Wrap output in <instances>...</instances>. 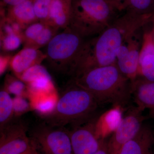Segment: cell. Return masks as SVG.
I'll list each match as a JSON object with an SVG mask.
<instances>
[{"label": "cell", "instance_id": "ac0fdd59", "mask_svg": "<svg viewBox=\"0 0 154 154\" xmlns=\"http://www.w3.org/2000/svg\"><path fill=\"white\" fill-rule=\"evenodd\" d=\"M33 109L45 116L51 113L54 109L58 99L54 92L31 97Z\"/></svg>", "mask_w": 154, "mask_h": 154}, {"label": "cell", "instance_id": "7c38bea8", "mask_svg": "<svg viewBox=\"0 0 154 154\" xmlns=\"http://www.w3.org/2000/svg\"><path fill=\"white\" fill-rule=\"evenodd\" d=\"M153 30L143 33L140 53L138 76L154 81Z\"/></svg>", "mask_w": 154, "mask_h": 154}, {"label": "cell", "instance_id": "f546056e", "mask_svg": "<svg viewBox=\"0 0 154 154\" xmlns=\"http://www.w3.org/2000/svg\"><path fill=\"white\" fill-rule=\"evenodd\" d=\"M95 154H109L107 149V140L105 139L101 148Z\"/></svg>", "mask_w": 154, "mask_h": 154}, {"label": "cell", "instance_id": "1f68e13d", "mask_svg": "<svg viewBox=\"0 0 154 154\" xmlns=\"http://www.w3.org/2000/svg\"><path fill=\"white\" fill-rule=\"evenodd\" d=\"M153 30H154V26L153 27Z\"/></svg>", "mask_w": 154, "mask_h": 154}, {"label": "cell", "instance_id": "52a82bcc", "mask_svg": "<svg viewBox=\"0 0 154 154\" xmlns=\"http://www.w3.org/2000/svg\"><path fill=\"white\" fill-rule=\"evenodd\" d=\"M99 117H94L85 123L71 126L69 131L72 154H95L98 152L105 138L98 131Z\"/></svg>", "mask_w": 154, "mask_h": 154}, {"label": "cell", "instance_id": "4dcf8cb0", "mask_svg": "<svg viewBox=\"0 0 154 154\" xmlns=\"http://www.w3.org/2000/svg\"><path fill=\"white\" fill-rule=\"evenodd\" d=\"M22 154H39V153L36 147L34 145V143H33V146L31 148Z\"/></svg>", "mask_w": 154, "mask_h": 154}, {"label": "cell", "instance_id": "cb8c5ba5", "mask_svg": "<svg viewBox=\"0 0 154 154\" xmlns=\"http://www.w3.org/2000/svg\"><path fill=\"white\" fill-rule=\"evenodd\" d=\"M1 36V45L5 51H14L19 47L23 40L22 35L16 33L4 34Z\"/></svg>", "mask_w": 154, "mask_h": 154}, {"label": "cell", "instance_id": "ba28073f", "mask_svg": "<svg viewBox=\"0 0 154 154\" xmlns=\"http://www.w3.org/2000/svg\"><path fill=\"white\" fill-rule=\"evenodd\" d=\"M128 110L107 141L109 154H119L123 146L138 133L143 125L146 118L143 115V111L137 107Z\"/></svg>", "mask_w": 154, "mask_h": 154}, {"label": "cell", "instance_id": "d6986e66", "mask_svg": "<svg viewBox=\"0 0 154 154\" xmlns=\"http://www.w3.org/2000/svg\"><path fill=\"white\" fill-rule=\"evenodd\" d=\"M13 98L5 89L0 91V128H3L12 121L14 116Z\"/></svg>", "mask_w": 154, "mask_h": 154}, {"label": "cell", "instance_id": "ffe728a7", "mask_svg": "<svg viewBox=\"0 0 154 154\" xmlns=\"http://www.w3.org/2000/svg\"><path fill=\"white\" fill-rule=\"evenodd\" d=\"M124 10L139 15H154V0H128Z\"/></svg>", "mask_w": 154, "mask_h": 154}, {"label": "cell", "instance_id": "9a60e30c", "mask_svg": "<svg viewBox=\"0 0 154 154\" xmlns=\"http://www.w3.org/2000/svg\"><path fill=\"white\" fill-rule=\"evenodd\" d=\"M154 144V133L146 125L133 138L123 146L119 154H152L151 149Z\"/></svg>", "mask_w": 154, "mask_h": 154}, {"label": "cell", "instance_id": "44dd1931", "mask_svg": "<svg viewBox=\"0 0 154 154\" xmlns=\"http://www.w3.org/2000/svg\"><path fill=\"white\" fill-rule=\"evenodd\" d=\"M4 89L10 94L15 96H29L28 87L25 82L20 79H15L13 77L8 76L6 79Z\"/></svg>", "mask_w": 154, "mask_h": 154}, {"label": "cell", "instance_id": "3957f363", "mask_svg": "<svg viewBox=\"0 0 154 154\" xmlns=\"http://www.w3.org/2000/svg\"><path fill=\"white\" fill-rule=\"evenodd\" d=\"M99 105L91 93L72 81L52 112L44 116V122L52 126L65 127L82 124L96 117Z\"/></svg>", "mask_w": 154, "mask_h": 154}, {"label": "cell", "instance_id": "30bf717a", "mask_svg": "<svg viewBox=\"0 0 154 154\" xmlns=\"http://www.w3.org/2000/svg\"><path fill=\"white\" fill-rule=\"evenodd\" d=\"M139 30L131 35L116 53V65L122 73L129 79L131 83L138 77L140 53L142 42Z\"/></svg>", "mask_w": 154, "mask_h": 154}, {"label": "cell", "instance_id": "d4e9b609", "mask_svg": "<svg viewBox=\"0 0 154 154\" xmlns=\"http://www.w3.org/2000/svg\"><path fill=\"white\" fill-rule=\"evenodd\" d=\"M52 0H34L33 8L38 21L47 22Z\"/></svg>", "mask_w": 154, "mask_h": 154}, {"label": "cell", "instance_id": "7a4b0ae2", "mask_svg": "<svg viewBox=\"0 0 154 154\" xmlns=\"http://www.w3.org/2000/svg\"><path fill=\"white\" fill-rule=\"evenodd\" d=\"M72 81L91 93L100 105L107 103L123 109L128 106L132 97L131 81L116 63L91 69Z\"/></svg>", "mask_w": 154, "mask_h": 154}, {"label": "cell", "instance_id": "5b68a950", "mask_svg": "<svg viewBox=\"0 0 154 154\" xmlns=\"http://www.w3.org/2000/svg\"><path fill=\"white\" fill-rule=\"evenodd\" d=\"M88 40L67 27L47 45L45 59L55 69L71 75Z\"/></svg>", "mask_w": 154, "mask_h": 154}, {"label": "cell", "instance_id": "2e32d148", "mask_svg": "<svg viewBox=\"0 0 154 154\" xmlns=\"http://www.w3.org/2000/svg\"><path fill=\"white\" fill-rule=\"evenodd\" d=\"M73 0H52L48 24L57 29L68 27Z\"/></svg>", "mask_w": 154, "mask_h": 154}, {"label": "cell", "instance_id": "484cf974", "mask_svg": "<svg viewBox=\"0 0 154 154\" xmlns=\"http://www.w3.org/2000/svg\"><path fill=\"white\" fill-rule=\"evenodd\" d=\"M24 96H15L13 98L14 116L18 117L33 109L31 103Z\"/></svg>", "mask_w": 154, "mask_h": 154}, {"label": "cell", "instance_id": "5bb4252c", "mask_svg": "<svg viewBox=\"0 0 154 154\" xmlns=\"http://www.w3.org/2000/svg\"><path fill=\"white\" fill-rule=\"evenodd\" d=\"M45 59V54L39 50L25 47L11 59L10 66L19 79L25 71L33 66L40 64L42 61Z\"/></svg>", "mask_w": 154, "mask_h": 154}, {"label": "cell", "instance_id": "603a6c76", "mask_svg": "<svg viewBox=\"0 0 154 154\" xmlns=\"http://www.w3.org/2000/svg\"><path fill=\"white\" fill-rule=\"evenodd\" d=\"M57 28L49 25H47L38 37L34 42L27 47L33 48L38 49L39 48L47 45L52 38L57 34Z\"/></svg>", "mask_w": 154, "mask_h": 154}, {"label": "cell", "instance_id": "83f0119b", "mask_svg": "<svg viewBox=\"0 0 154 154\" xmlns=\"http://www.w3.org/2000/svg\"><path fill=\"white\" fill-rule=\"evenodd\" d=\"M9 57L1 56V74H3L7 66L9 63L10 60Z\"/></svg>", "mask_w": 154, "mask_h": 154}, {"label": "cell", "instance_id": "4316f807", "mask_svg": "<svg viewBox=\"0 0 154 154\" xmlns=\"http://www.w3.org/2000/svg\"><path fill=\"white\" fill-rule=\"evenodd\" d=\"M116 11H124L128 0H106Z\"/></svg>", "mask_w": 154, "mask_h": 154}, {"label": "cell", "instance_id": "8fae6325", "mask_svg": "<svg viewBox=\"0 0 154 154\" xmlns=\"http://www.w3.org/2000/svg\"><path fill=\"white\" fill-rule=\"evenodd\" d=\"M19 79L27 85L30 97L54 92L51 76L46 69L41 65L31 67Z\"/></svg>", "mask_w": 154, "mask_h": 154}, {"label": "cell", "instance_id": "836d02e7", "mask_svg": "<svg viewBox=\"0 0 154 154\" xmlns=\"http://www.w3.org/2000/svg\"></svg>", "mask_w": 154, "mask_h": 154}, {"label": "cell", "instance_id": "f1b7e54d", "mask_svg": "<svg viewBox=\"0 0 154 154\" xmlns=\"http://www.w3.org/2000/svg\"><path fill=\"white\" fill-rule=\"evenodd\" d=\"M3 2L10 7L17 5L27 0H2Z\"/></svg>", "mask_w": 154, "mask_h": 154}, {"label": "cell", "instance_id": "277c9868", "mask_svg": "<svg viewBox=\"0 0 154 154\" xmlns=\"http://www.w3.org/2000/svg\"><path fill=\"white\" fill-rule=\"evenodd\" d=\"M106 0H73L68 27L84 38L98 36L115 19Z\"/></svg>", "mask_w": 154, "mask_h": 154}, {"label": "cell", "instance_id": "d6a6232c", "mask_svg": "<svg viewBox=\"0 0 154 154\" xmlns=\"http://www.w3.org/2000/svg\"><path fill=\"white\" fill-rule=\"evenodd\" d=\"M153 154H154V153H153Z\"/></svg>", "mask_w": 154, "mask_h": 154}, {"label": "cell", "instance_id": "6da1fadb", "mask_svg": "<svg viewBox=\"0 0 154 154\" xmlns=\"http://www.w3.org/2000/svg\"><path fill=\"white\" fill-rule=\"evenodd\" d=\"M153 17V15H139L126 11L116 18L102 33L88 40L72 73L73 78L91 69L116 63V53L122 45Z\"/></svg>", "mask_w": 154, "mask_h": 154}, {"label": "cell", "instance_id": "4fadbf2b", "mask_svg": "<svg viewBox=\"0 0 154 154\" xmlns=\"http://www.w3.org/2000/svg\"><path fill=\"white\" fill-rule=\"evenodd\" d=\"M131 94L138 108L154 112V81L138 76L131 83Z\"/></svg>", "mask_w": 154, "mask_h": 154}, {"label": "cell", "instance_id": "e0dca14e", "mask_svg": "<svg viewBox=\"0 0 154 154\" xmlns=\"http://www.w3.org/2000/svg\"><path fill=\"white\" fill-rule=\"evenodd\" d=\"M34 1L27 0L17 5L10 7L8 18L19 23L24 29L30 24L38 22L33 8Z\"/></svg>", "mask_w": 154, "mask_h": 154}, {"label": "cell", "instance_id": "7402d4cb", "mask_svg": "<svg viewBox=\"0 0 154 154\" xmlns=\"http://www.w3.org/2000/svg\"><path fill=\"white\" fill-rule=\"evenodd\" d=\"M47 25L45 22L38 21L28 25L22 33V40L25 47L32 44Z\"/></svg>", "mask_w": 154, "mask_h": 154}, {"label": "cell", "instance_id": "8992f818", "mask_svg": "<svg viewBox=\"0 0 154 154\" xmlns=\"http://www.w3.org/2000/svg\"><path fill=\"white\" fill-rule=\"evenodd\" d=\"M39 154H72L69 131L43 122L28 133Z\"/></svg>", "mask_w": 154, "mask_h": 154}, {"label": "cell", "instance_id": "9c48e42d", "mask_svg": "<svg viewBox=\"0 0 154 154\" xmlns=\"http://www.w3.org/2000/svg\"><path fill=\"white\" fill-rule=\"evenodd\" d=\"M25 124L12 121L1 129L0 154H22L33 146Z\"/></svg>", "mask_w": 154, "mask_h": 154}]
</instances>
